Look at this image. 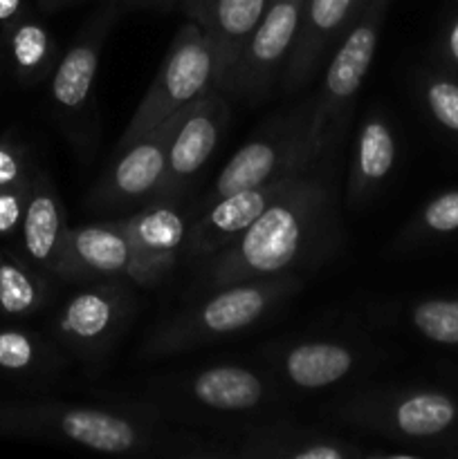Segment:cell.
I'll list each match as a JSON object with an SVG mask.
<instances>
[{"mask_svg": "<svg viewBox=\"0 0 458 459\" xmlns=\"http://www.w3.org/2000/svg\"><path fill=\"white\" fill-rule=\"evenodd\" d=\"M341 220L332 161L308 166L247 231L200 260L202 290L314 269L339 249Z\"/></svg>", "mask_w": 458, "mask_h": 459, "instance_id": "cell-1", "label": "cell"}, {"mask_svg": "<svg viewBox=\"0 0 458 459\" xmlns=\"http://www.w3.org/2000/svg\"><path fill=\"white\" fill-rule=\"evenodd\" d=\"M0 437L66 444L103 455L207 457L205 439L175 430L153 411L103 403L0 402Z\"/></svg>", "mask_w": 458, "mask_h": 459, "instance_id": "cell-2", "label": "cell"}, {"mask_svg": "<svg viewBox=\"0 0 458 459\" xmlns=\"http://www.w3.org/2000/svg\"><path fill=\"white\" fill-rule=\"evenodd\" d=\"M301 290L304 278L299 273L229 282L207 290L209 294L191 300L153 327L142 345V357H178L202 345L242 334L263 323L274 309L287 303Z\"/></svg>", "mask_w": 458, "mask_h": 459, "instance_id": "cell-3", "label": "cell"}, {"mask_svg": "<svg viewBox=\"0 0 458 459\" xmlns=\"http://www.w3.org/2000/svg\"><path fill=\"white\" fill-rule=\"evenodd\" d=\"M389 7L391 0H371L323 65L308 133V157L313 164L332 161L348 128L355 99L371 72Z\"/></svg>", "mask_w": 458, "mask_h": 459, "instance_id": "cell-4", "label": "cell"}, {"mask_svg": "<svg viewBox=\"0 0 458 459\" xmlns=\"http://www.w3.org/2000/svg\"><path fill=\"white\" fill-rule=\"evenodd\" d=\"M314 94L301 99L295 106L269 117L251 139H247L232 155V160L220 169L200 200L198 211H205L214 202L242 191L272 182L281 175L296 173L314 166L308 157V133L313 121Z\"/></svg>", "mask_w": 458, "mask_h": 459, "instance_id": "cell-5", "label": "cell"}, {"mask_svg": "<svg viewBox=\"0 0 458 459\" xmlns=\"http://www.w3.org/2000/svg\"><path fill=\"white\" fill-rule=\"evenodd\" d=\"M335 415L400 444H438L458 433V397L438 388L366 390L335 403Z\"/></svg>", "mask_w": 458, "mask_h": 459, "instance_id": "cell-6", "label": "cell"}, {"mask_svg": "<svg viewBox=\"0 0 458 459\" xmlns=\"http://www.w3.org/2000/svg\"><path fill=\"white\" fill-rule=\"evenodd\" d=\"M216 48L196 22L187 21L171 40V48L166 49L151 85L121 133L115 152L191 106L207 90L216 88Z\"/></svg>", "mask_w": 458, "mask_h": 459, "instance_id": "cell-7", "label": "cell"}, {"mask_svg": "<svg viewBox=\"0 0 458 459\" xmlns=\"http://www.w3.org/2000/svg\"><path fill=\"white\" fill-rule=\"evenodd\" d=\"M121 13V4L108 0L79 30L75 40L58 56L57 67L49 74V106L61 124L63 133L81 151H88L94 142V83L103 45Z\"/></svg>", "mask_w": 458, "mask_h": 459, "instance_id": "cell-8", "label": "cell"}, {"mask_svg": "<svg viewBox=\"0 0 458 459\" xmlns=\"http://www.w3.org/2000/svg\"><path fill=\"white\" fill-rule=\"evenodd\" d=\"M135 307L137 300L130 282H85L54 314L52 339L63 352L94 370L128 330Z\"/></svg>", "mask_w": 458, "mask_h": 459, "instance_id": "cell-9", "label": "cell"}, {"mask_svg": "<svg viewBox=\"0 0 458 459\" xmlns=\"http://www.w3.org/2000/svg\"><path fill=\"white\" fill-rule=\"evenodd\" d=\"M182 112L115 152L110 166L92 184L88 197L84 200L85 211H90L92 215H101V218L103 215L121 218V215L137 211L139 206L162 200L166 152H169L171 134H173Z\"/></svg>", "mask_w": 458, "mask_h": 459, "instance_id": "cell-10", "label": "cell"}, {"mask_svg": "<svg viewBox=\"0 0 458 459\" xmlns=\"http://www.w3.org/2000/svg\"><path fill=\"white\" fill-rule=\"evenodd\" d=\"M301 9L304 0H272L216 88L251 106L265 101L283 81Z\"/></svg>", "mask_w": 458, "mask_h": 459, "instance_id": "cell-11", "label": "cell"}, {"mask_svg": "<svg viewBox=\"0 0 458 459\" xmlns=\"http://www.w3.org/2000/svg\"><path fill=\"white\" fill-rule=\"evenodd\" d=\"M54 278L75 285L103 281H124L137 287L155 285L139 263L119 218L67 227L54 264Z\"/></svg>", "mask_w": 458, "mask_h": 459, "instance_id": "cell-12", "label": "cell"}, {"mask_svg": "<svg viewBox=\"0 0 458 459\" xmlns=\"http://www.w3.org/2000/svg\"><path fill=\"white\" fill-rule=\"evenodd\" d=\"M263 359L278 385L317 393L357 375L366 363L368 352L353 341L319 336L274 345L263 352Z\"/></svg>", "mask_w": 458, "mask_h": 459, "instance_id": "cell-13", "label": "cell"}, {"mask_svg": "<svg viewBox=\"0 0 458 459\" xmlns=\"http://www.w3.org/2000/svg\"><path fill=\"white\" fill-rule=\"evenodd\" d=\"M229 121L227 94L211 88L191 103L180 117L166 152V175L162 200H175L187 193L189 184L200 175L218 148Z\"/></svg>", "mask_w": 458, "mask_h": 459, "instance_id": "cell-14", "label": "cell"}, {"mask_svg": "<svg viewBox=\"0 0 458 459\" xmlns=\"http://www.w3.org/2000/svg\"><path fill=\"white\" fill-rule=\"evenodd\" d=\"M368 3L371 0H304L295 48L281 81L287 94L304 92L321 74L330 54Z\"/></svg>", "mask_w": 458, "mask_h": 459, "instance_id": "cell-15", "label": "cell"}, {"mask_svg": "<svg viewBox=\"0 0 458 459\" xmlns=\"http://www.w3.org/2000/svg\"><path fill=\"white\" fill-rule=\"evenodd\" d=\"M278 381L269 372L241 363H216L189 372L175 384L180 399L211 415H250L281 397Z\"/></svg>", "mask_w": 458, "mask_h": 459, "instance_id": "cell-16", "label": "cell"}, {"mask_svg": "<svg viewBox=\"0 0 458 459\" xmlns=\"http://www.w3.org/2000/svg\"><path fill=\"white\" fill-rule=\"evenodd\" d=\"M305 170V169H304ZM304 170L281 175L272 182L242 188L200 211L196 222L189 224L182 255L191 263L209 258L232 245L242 231L259 220V215L296 182Z\"/></svg>", "mask_w": 458, "mask_h": 459, "instance_id": "cell-17", "label": "cell"}, {"mask_svg": "<svg viewBox=\"0 0 458 459\" xmlns=\"http://www.w3.org/2000/svg\"><path fill=\"white\" fill-rule=\"evenodd\" d=\"M119 222L153 282L157 285L164 281L182 258L187 242L189 224L178 202L155 200L133 213L121 215Z\"/></svg>", "mask_w": 458, "mask_h": 459, "instance_id": "cell-18", "label": "cell"}, {"mask_svg": "<svg viewBox=\"0 0 458 459\" xmlns=\"http://www.w3.org/2000/svg\"><path fill=\"white\" fill-rule=\"evenodd\" d=\"M229 455L242 459H362L371 457V453L339 435L278 421L250 430Z\"/></svg>", "mask_w": 458, "mask_h": 459, "instance_id": "cell-19", "label": "cell"}, {"mask_svg": "<svg viewBox=\"0 0 458 459\" xmlns=\"http://www.w3.org/2000/svg\"><path fill=\"white\" fill-rule=\"evenodd\" d=\"M398 164V134L382 112H368L357 128L350 157L346 202L350 209L371 202L393 175Z\"/></svg>", "mask_w": 458, "mask_h": 459, "instance_id": "cell-20", "label": "cell"}, {"mask_svg": "<svg viewBox=\"0 0 458 459\" xmlns=\"http://www.w3.org/2000/svg\"><path fill=\"white\" fill-rule=\"evenodd\" d=\"M272 0H182L184 13L211 40L218 54V79L236 61Z\"/></svg>", "mask_w": 458, "mask_h": 459, "instance_id": "cell-21", "label": "cell"}, {"mask_svg": "<svg viewBox=\"0 0 458 459\" xmlns=\"http://www.w3.org/2000/svg\"><path fill=\"white\" fill-rule=\"evenodd\" d=\"M66 231V209H63L57 186L48 170L34 169L21 224L22 254L54 276V264H57Z\"/></svg>", "mask_w": 458, "mask_h": 459, "instance_id": "cell-22", "label": "cell"}, {"mask_svg": "<svg viewBox=\"0 0 458 459\" xmlns=\"http://www.w3.org/2000/svg\"><path fill=\"white\" fill-rule=\"evenodd\" d=\"M3 45L12 74L22 85H36L49 79L61 56L52 31L25 13L4 25Z\"/></svg>", "mask_w": 458, "mask_h": 459, "instance_id": "cell-23", "label": "cell"}, {"mask_svg": "<svg viewBox=\"0 0 458 459\" xmlns=\"http://www.w3.org/2000/svg\"><path fill=\"white\" fill-rule=\"evenodd\" d=\"M52 278L25 254L0 251V316L30 318L43 309L52 296Z\"/></svg>", "mask_w": 458, "mask_h": 459, "instance_id": "cell-24", "label": "cell"}, {"mask_svg": "<svg viewBox=\"0 0 458 459\" xmlns=\"http://www.w3.org/2000/svg\"><path fill=\"white\" fill-rule=\"evenodd\" d=\"M66 366L57 341H45L36 332L4 327L0 330V375L52 377Z\"/></svg>", "mask_w": 458, "mask_h": 459, "instance_id": "cell-25", "label": "cell"}, {"mask_svg": "<svg viewBox=\"0 0 458 459\" xmlns=\"http://www.w3.org/2000/svg\"><path fill=\"white\" fill-rule=\"evenodd\" d=\"M407 323L418 336L445 348H458V296H429L407 309Z\"/></svg>", "mask_w": 458, "mask_h": 459, "instance_id": "cell-26", "label": "cell"}, {"mask_svg": "<svg viewBox=\"0 0 458 459\" xmlns=\"http://www.w3.org/2000/svg\"><path fill=\"white\" fill-rule=\"evenodd\" d=\"M458 233V188H449L431 197L402 231L407 247L440 240Z\"/></svg>", "mask_w": 458, "mask_h": 459, "instance_id": "cell-27", "label": "cell"}, {"mask_svg": "<svg viewBox=\"0 0 458 459\" xmlns=\"http://www.w3.org/2000/svg\"><path fill=\"white\" fill-rule=\"evenodd\" d=\"M418 92L431 121L443 133L458 139V74L449 70L422 72Z\"/></svg>", "mask_w": 458, "mask_h": 459, "instance_id": "cell-28", "label": "cell"}, {"mask_svg": "<svg viewBox=\"0 0 458 459\" xmlns=\"http://www.w3.org/2000/svg\"><path fill=\"white\" fill-rule=\"evenodd\" d=\"M34 175L27 148L12 137L0 139V188L18 186Z\"/></svg>", "mask_w": 458, "mask_h": 459, "instance_id": "cell-29", "label": "cell"}, {"mask_svg": "<svg viewBox=\"0 0 458 459\" xmlns=\"http://www.w3.org/2000/svg\"><path fill=\"white\" fill-rule=\"evenodd\" d=\"M30 186L31 179L18 184V186L0 188V238L13 236V233L21 231L27 197H30Z\"/></svg>", "mask_w": 458, "mask_h": 459, "instance_id": "cell-30", "label": "cell"}, {"mask_svg": "<svg viewBox=\"0 0 458 459\" xmlns=\"http://www.w3.org/2000/svg\"><path fill=\"white\" fill-rule=\"evenodd\" d=\"M440 56L447 70L458 74V13H454L445 25L443 36H440Z\"/></svg>", "mask_w": 458, "mask_h": 459, "instance_id": "cell-31", "label": "cell"}, {"mask_svg": "<svg viewBox=\"0 0 458 459\" xmlns=\"http://www.w3.org/2000/svg\"><path fill=\"white\" fill-rule=\"evenodd\" d=\"M22 13V0H0V22L7 25Z\"/></svg>", "mask_w": 458, "mask_h": 459, "instance_id": "cell-32", "label": "cell"}, {"mask_svg": "<svg viewBox=\"0 0 458 459\" xmlns=\"http://www.w3.org/2000/svg\"><path fill=\"white\" fill-rule=\"evenodd\" d=\"M115 3L119 4H130V7H148V9H162V12H166V9L173 7L178 0H115Z\"/></svg>", "mask_w": 458, "mask_h": 459, "instance_id": "cell-33", "label": "cell"}, {"mask_svg": "<svg viewBox=\"0 0 458 459\" xmlns=\"http://www.w3.org/2000/svg\"><path fill=\"white\" fill-rule=\"evenodd\" d=\"M36 3L43 12H58L61 9V0H36Z\"/></svg>", "mask_w": 458, "mask_h": 459, "instance_id": "cell-34", "label": "cell"}, {"mask_svg": "<svg viewBox=\"0 0 458 459\" xmlns=\"http://www.w3.org/2000/svg\"><path fill=\"white\" fill-rule=\"evenodd\" d=\"M81 3H85V0H61V9L75 7V4H81Z\"/></svg>", "mask_w": 458, "mask_h": 459, "instance_id": "cell-35", "label": "cell"}]
</instances>
